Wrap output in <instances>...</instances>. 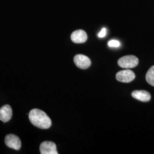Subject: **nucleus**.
I'll return each instance as SVG.
<instances>
[{"label": "nucleus", "instance_id": "1", "mask_svg": "<svg viewBox=\"0 0 154 154\" xmlns=\"http://www.w3.org/2000/svg\"><path fill=\"white\" fill-rule=\"evenodd\" d=\"M29 118L34 126L41 129H48L51 126V121L48 116L44 111L37 109L30 111Z\"/></svg>", "mask_w": 154, "mask_h": 154}, {"label": "nucleus", "instance_id": "8", "mask_svg": "<svg viewBox=\"0 0 154 154\" xmlns=\"http://www.w3.org/2000/svg\"><path fill=\"white\" fill-rule=\"evenodd\" d=\"M12 116V109L9 105H5L0 109V120L7 122L11 120Z\"/></svg>", "mask_w": 154, "mask_h": 154}, {"label": "nucleus", "instance_id": "10", "mask_svg": "<svg viewBox=\"0 0 154 154\" xmlns=\"http://www.w3.org/2000/svg\"><path fill=\"white\" fill-rule=\"evenodd\" d=\"M146 81L152 86H154V66H152L146 74Z\"/></svg>", "mask_w": 154, "mask_h": 154}, {"label": "nucleus", "instance_id": "5", "mask_svg": "<svg viewBox=\"0 0 154 154\" xmlns=\"http://www.w3.org/2000/svg\"><path fill=\"white\" fill-rule=\"evenodd\" d=\"M74 62L76 66L81 69H86L91 65L90 58L86 55L77 54L74 58Z\"/></svg>", "mask_w": 154, "mask_h": 154}, {"label": "nucleus", "instance_id": "3", "mask_svg": "<svg viewBox=\"0 0 154 154\" xmlns=\"http://www.w3.org/2000/svg\"><path fill=\"white\" fill-rule=\"evenodd\" d=\"M135 73L131 70H122L117 72L116 74V79L121 82H131L135 79Z\"/></svg>", "mask_w": 154, "mask_h": 154}, {"label": "nucleus", "instance_id": "4", "mask_svg": "<svg viewBox=\"0 0 154 154\" xmlns=\"http://www.w3.org/2000/svg\"><path fill=\"white\" fill-rule=\"evenodd\" d=\"M6 145L9 148L19 150L21 147V142L20 138L13 134H9L5 139Z\"/></svg>", "mask_w": 154, "mask_h": 154}, {"label": "nucleus", "instance_id": "9", "mask_svg": "<svg viewBox=\"0 0 154 154\" xmlns=\"http://www.w3.org/2000/svg\"><path fill=\"white\" fill-rule=\"evenodd\" d=\"M132 97L142 102H149L151 99V95L148 91L145 90H135L131 94Z\"/></svg>", "mask_w": 154, "mask_h": 154}, {"label": "nucleus", "instance_id": "11", "mask_svg": "<svg viewBox=\"0 0 154 154\" xmlns=\"http://www.w3.org/2000/svg\"><path fill=\"white\" fill-rule=\"evenodd\" d=\"M108 45L111 48H118L120 46L121 43L119 41L117 40L112 39V40H110V41H109Z\"/></svg>", "mask_w": 154, "mask_h": 154}, {"label": "nucleus", "instance_id": "2", "mask_svg": "<svg viewBox=\"0 0 154 154\" xmlns=\"http://www.w3.org/2000/svg\"><path fill=\"white\" fill-rule=\"evenodd\" d=\"M139 63L138 58L135 55H126L121 58L118 61V65L124 69H131L137 66Z\"/></svg>", "mask_w": 154, "mask_h": 154}, {"label": "nucleus", "instance_id": "12", "mask_svg": "<svg viewBox=\"0 0 154 154\" xmlns=\"http://www.w3.org/2000/svg\"><path fill=\"white\" fill-rule=\"evenodd\" d=\"M106 33H107V29L106 28H103L100 32L98 33V37L99 38H103L104 37L106 36Z\"/></svg>", "mask_w": 154, "mask_h": 154}, {"label": "nucleus", "instance_id": "6", "mask_svg": "<svg viewBox=\"0 0 154 154\" xmlns=\"http://www.w3.org/2000/svg\"><path fill=\"white\" fill-rule=\"evenodd\" d=\"M39 150L41 154H58L55 143L49 141H46L41 143Z\"/></svg>", "mask_w": 154, "mask_h": 154}, {"label": "nucleus", "instance_id": "7", "mask_svg": "<svg viewBox=\"0 0 154 154\" xmlns=\"http://www.w3.org/2000/svg\"><path fill=\"white\" fill-rule=\"evenodd\" d=\"M71 39L74 43L82 44L88 39V35L84 30H77L72 33Z\"/></svg>", "mask_w": 154, "mask_h": 154}]
</instances>
